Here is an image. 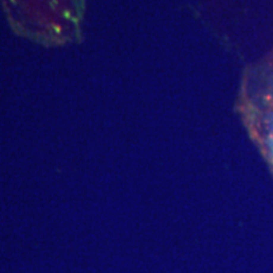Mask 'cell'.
<instances>
[{"label": "cell", "mask_w": 273, "mask_h": 273, "mask_svg": "<svg viewBox=\"0 0 273 273\" xmlns=\"http://www.w3.org/2000/svg\"><path fill=\"white\" fill-rule=\"evenodd\" d=\"M266 90L273 92V81H272L271 83H267V85H266Z\"/></svg>", "instance_id": "6da1fadb"}]
</instances>
